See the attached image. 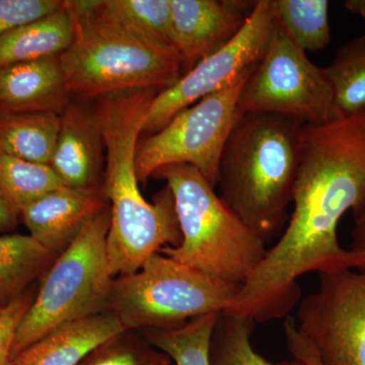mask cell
<instances>
[{"mask_svg": "<svg viewBox=\"0 0 365 365\" xmlns=\"http://www.w3.org/2000/svg\"><path fill=\"white\" fill-rule=\"evenodd\" d=\"M292 204L284 232L234 299L235 311L259 323L290 313L302 295L297 280L307 273L365 270L337 235L345 213L365 205V108L302 126Z\"/></svg>", "mask_w": 365, "mask_h": 365, "instance_id": "6da1fadb", "label": "cell"}, {"mask_svg": "<svg viewBox=\"0 0 365 365\" xmlns=\"http://www.w3.org/2000/svg\"><path fill=\"white\" fill-rule=\"evenodd\" d=\"M302 126L279 115L241 113L223 148L220 198L265 244L287 220Z\"/></svg>", "mask_w": 365, "mask_h": 365, "instance_id": "7a4b0ae2", "label": "cell"}, {"mask_svg": "<svg viewBox=\"0 0 365 365\" xmlns=\"http://www.w3.org/2000/svg\"><path fill=\"white\" fill-rule=\"evenodd\" d=\"M66 6L76 35L59 57L71 95L101 98L127 91H162L181 78L184 64L176 48L132 30L104 0H71Z\"/></svg>", "mask_w": 365, "mask_h": 365, "instance_id": "3957f363", "label": "cell"}, {"mask_svg": "<svg viewBox=\"0 0 365 365\" xmlns=\"http://www.w3.org/2000/svg\"><path fill=\"white\" fill-rule=\"evenodd\" d=\"M153 177L165 181L172 191L182 232L179 246L158 253L217 279L244 284L265 257V242L195 168L165 165Z\"/></svg>", "mask_w": 365, "mask_h": 365, "instance_id": "277c9868", "label": "cell"}, {"mask_svg": "<svg viewBox=\"0 0 365 365\" xmlns=\"http://www.w3.org/2000/svg\"><path fill=\"white\" fill-rule=\"evenodd\" d=\"M110 222L108 205L41 277L37 294L16 329L13 359L58 327L108 312L115 278L107 254Z\"/></svg>", "mask_w": 365, "mask_h": 365, "instance_id": "5b68a950", "label": "cell"}, {"mask_svg": "<svg viewBox=\"0 0 365 365\" xmlns=\"http://www.w3.org/2000/svg\"><path fill=\"white\" fill-rule=\"evenodd\" d=\"M241 287L155 253L136 272L114 278L108 312L126 330H169L223 313Z\"/></svg>", "mask_w": 365, "mask_h": 365, "instance_id": "8992f818", "label": "cell"}, {"mask_svg": "<svg viewBox=\"0 0 365 365\" xmlns=\"http://www.w3.org/2000/svg\"><path fill=\"white\" fill-rule=\"evenodd\" d=\"M256 66L178 113L163 129L139 143L135 160L139 182L145 184L165 165H188L215 187L223 148L241 114L240 95Z\"/></svg>", "mask_w": 365, "mask_h": 365, "instance_id": "52a82bcc", "label": "cell"}, {"mask_svg": "<svg viewBox=\"0 0 365 365\" xmlns=\"http://www.w3.org/2000/svg\"><path fill=\"white\" fill-rule=\"evenodd\" d=\"M237 110L279 115L304 125L342 118L325 71L290 39L277 18L265 54L242 88Z\"/></svg>", "mask_w": 365, "mask_h": 365, "instance_id": "ba28073f", "label": "cell"}, {"mask_svg": "<svg viewBox=\"0 0 365 365\" xmlns=\"http://www.w3.org/2000/svg\"><path fill=\"white\" fill-rule=\"evenodd\" d=\"M297 327L323 365H365V270L321 273Z\"/></svg>", "mask_w": 365, "mask_h": 365, "instance_id": "9c48e42d", "label": "cell"}, {"mask_svg": "<svg viewBox=\"0 0 365 365\" xmlns=\"http://www.w3.org/2000/svg\"><path fill=\"white\" fill-rule=\"evenodd\" d=\"M272 0L256 1L246 25L228 44L199 61L176 83L155 96L143 133H157L178 113L220 90L263 58L275 26Z\"/></svg>", "mask_w": 365, "mask_h": 365, "instance_id": "30bf717a", "label": "cell"}, {"mask_svg": "<svg viewBox=\"0 0 365 365\" xmlns=\"http://www.w3.org/2000/svg\"><path fill=\"white\" fill-rule=\"evenodd\" d=\"M255 4L241 0H170L173 45L188 71L241 32Z\"/></svg>", "mask_w": 365, "mask_h": 365, "instance_id": "8fae6325", "label": "cell"}, {"mask_svg": "<svg viewBox=\"0 0 365 365\" xmlns=\"http://www.w3.org/2000/svg\"><path fill=\"white\" fill-rule=\"evenodd\" d=\"M104 150L97 108L69 103L61 114L58 137L49 165L64 186L103 195Z\"/></svg>", "mask_w": 365, "mask_h": 365, "instance_id": "7c38bea8", "label": "cell"}, {"mask_svg": "<svg viewBox=\"0 0 365 365\" xmlns=\"http://www.w3.org/2000/svg\"><path fill=\"white\" fill-rule=\"evenodd\" d=\"M108 205L101 194L64 186L38 199L21 216L31 237L52 253L60 255L76 240L86 222Z\"/></svg>", "mask_w": 365, "mask_h": 365, "instance_id": "4fadbf2b", "label": "cell"}, {"mask_svg": "<svg viewBox=\"0 0 365 365\" xmlns=\"http://www.w3.org/2000/svg\"><path fill=\"white\" fill-rule=\"evenodd\" d=\"M59 56L0 69V111L61 115L71 103V95Z\"/></svg>", "mask_w": 365, "mask_h": 365, "instance_id": "5bb4252c", "label": "cell"}, {"mask_svg": "<svg viewBox=\"0 0 365 365\" xmlns=\"http://www.w3.org/2000/svg\"><path fill=\"white\" fill-rule=\"evenodd\" d=\"M124 331L109 312L71 322L19 353L13 365H78L91 350Z\"/></svg>", "mask_w": 365, "mask_h": 365, "instance_id": "9a60e30c", "label": "cell"}, {"mask_svg": "<svg viewBox=\"0 0 365 365\" xmlns=\"http://www.w3.org/2000/svg\"><path fill=\"white\" fill-rule=\"evenodd\" d=\"M76 35L73 16L64 1L59 11L0 37V69L46 57L59 56Z\"/></svg>", "mask_w": 365, "mask_h": 365, "instance_id": "2e32d148", "label": "cell"}, {"mask_svg": "<svg viewBox=\"0 0 365 365\" xmlns=\"http://www.w3.org/2000/svg\"><path fill=\"white\" fill-rule=\"evenodd\" d=\"M61 115L14 114L0 111V153L29 162L50 165Z\"/></svg>", "mask_w": 365, "mask_h": 365, "instance_id": "e0dca14e", "label": "cell"}, {"mask_svg": "<svg viewBox=\"0 0 365 365\" xmlns=\"http://www.w3.org/2000/svg\"><path fill=\"white\" fill-rule=\"evenodd\" d=\"M58 256L30 235H0V307L25 294Z\"/></svg>", "mask_w": 365, "mask_h": 365, "instance_id": "ac0fdd59", "label": "cell"}, {"mask_svg": "<svg viewBox=\"0 0 365 365\" xmlns=\"http://www.w3.org/2000/svg\"><path fill=\"white\" fill-rule=\"evenodd\" d=\"M62 187L49 165L0 153V196L19 216L38 199Z\"/></svg>", "mask_w": 365, "mask_h": 365, "instance_id": "d6986e66", "label": "cell"}, {"mask_svg": "<svg viewBox=\"0 0 365 365\" xmlns=\"http://www.w3.org/2000/svg\"><path fill=\"white\" fill-rule=\"evenodd\" d=\"M255 323L248 317L218 314L209 343V365H307L297 359L275 364L262 356L252 344Z\"/></svg>", "mask_w": 365, "mask_h": 365, "instance_id": "ffe728a7", "label": "cell"}, {"mask_svg": "<svg viewBox=\"0 0 365 365\" xmlns=\"http://www.w3.org/2000/svg\"><path fill=\"white\" fill-rule=\"evenodd\" d=\"M342 117L365 108V34L341 46L324 68Z\"/></svg>", "mask_w": 365, "mask_h": 365, "instance_id": "44dd1931", "label": "cell"}, {"mask_svg": "<svg viewBox=\"0 0 365 365\" xmlns=\"http://www.w3.org/2000/svg\"><path fill=\"white\" fill-rule=\"evenodd\" d=\"M276 18L304 51L323 50L331 42L329 1L272 0Z\"/></svg>", "mask_w": 365, "mask_h": 365, "instance_id": "7402d4cb", "label": "cell"}, {"mask_svg": "<svg viewBox=\"0 0 365 365\" xmlns=\"http://www.w3.org/2000/svg\"><path fill=\"white\" fill-rule=\"evenodd\" d=\"M218 314H205L169 330H143L140 333L153 347L165 353L173 364L209 365V343Z\"/></svg>", "mask_w": 365, "mask_h": 365, "instance_id": "603a6c76", "label": "cell"}, {"mask_svg": "<svg viewBox=\"0 0 365 365\" xmlns=\"http://www.w3.org/2000/svg\"><path fill=\"white\" fill-rule=\"evenodd\" d=\"M104 1L108 11L132 30L160 44L174 47L172 39L170 0Z\"/></svg>", "mask_w": 365, "mask_h": 365, "instance_id": "cb8c5ba5", "label": "cell"}, {"mask_svg": "<svg viewBox=\"0 0 365 365\" xmlns=\"http://www.w3.org/2000/svg\"><path fill=\"white\" fill-rule=\"evenodd\" d=\"M140 332L126 330L91 350L78 365H172Z\"/></svg>", "mask_w": 365, "mask_h": 365, "instance_id": "d4e9b609", "label": "cell"}, {"mask_svg": "<svg viewBox=\"0 0 365 365\" xmlns=\"http://www.w3.org/2000/svg\"><path fill=\"white\" fill-rule=\"evenodd\" d=\"M63 4L60 0H0V37L59 11Z\"/></svg>", "mask_w": 365, "mask_h": 365, "instance_id": "484cf974", "label": "cell"}, {"mask_svg": "<svg viewBox=\"0 0 365 365\" xmlns=\"http://www.w3.org/2000/svg\"><path fill=\"white\" fill-rule=\"evenodd\" d=\"M34 290L16 297L0 312V365H13V344L19 324L35 297Z\"/></svg>", "mask_w": 365, "mask_h": 365, "instance_id": "4316f807", "label": "cell"}, {"mask_svg": "<svg viewBox=\"0 0 365 365\" xmlns=\"http://www.w3.org/2000/svg\"><path fill=\"white\" fill-rule=\"evenodd\" d=\"M284 335L288 350L294 359L302 360L307 365H323L313 346L299 333L297 322L292 317L285 319Z\"/></svg>", "mask_w": 365, "mask_h": 365, "instance_id": "83f0119b", "label": "cell"}, {"mask_svg": "<svg viewBox=\"0 0 365 365\" xmlns=\"http://www.w3.org/2000/svg\"><path fill=\"white\" fill-rule=\"evenodd\" d=\"M354 227L352 230L351 250L365 263V205L364 207L353 215Z\"/></svg>", "mask_w": 365, "mask_h": 365, "instance_id": "f1b7e54d", "label": "cell"}, {"mask_svg": "<svg viewBox=\"0 0 365 365\" xmlns=\"http://www.w3.org/2000/svg\"><path fill=\"white\" fill-rule=\"evenodd\" d=\"M19 215L0 196V232L11 230L18 222Z\"/></svg>", "mask_w": 365, "mask_h": 365, "instance_id": "f546056e", "label": "cell"}, {"mask_svg": "<svg viewBox=\"0 0 365 365\" xmlns=\"http://www.w3.org/2000/svg\"><path fill=\"white\" fill-rule=\"evenodd\" d=\"M344 6L349 13L365 20V0H346Z\"/></svg>", "mask_w": 365, "mask_h": 365, "instance_id": "4dcf8cb0", "label": "cell"}, {"mask_svg": "<svg viewBox=\"0 0 365 365\" xmlns=\"http://www.w3.org/2000/svg\"><path fill=\"white\" fill-rule=\"evenodd\" d=\"M1 309H2V307H0V312H1Z\"/></svg>", "mask_w": 365, "mask_h": 365, "instance_id": "1f68e13d", "label": "cell"}]
</instances>
